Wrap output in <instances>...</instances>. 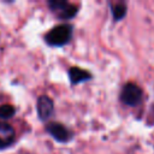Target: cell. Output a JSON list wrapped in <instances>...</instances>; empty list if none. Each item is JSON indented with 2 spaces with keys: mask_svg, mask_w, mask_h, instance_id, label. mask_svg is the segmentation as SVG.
<instances>
[{
  "mask_svg": "<svg viewBox=\"0 0 154 154\" xmlns=\"http://www.w3.org/2000/svg\"><path fill=\"white\" fill-rule=\"evenodd\" d=\"M53 111H54L53 101L46 95L40 96L38 101H37V113H38L40 119H42V120L48 119L52 116Z\"/></svg>",
  "mask_w": 154,
  "mask_h": 154,
  "instance_id": "3",
  "label": "cell"
},
{
  "mask_svg": "<svg viewBox=\"0 0 154 154\" xmlns=\"http://www.w3.org/2000/svg\"><path fill=\"white\" fill-rule=\"evenodd\" d=\"M142 97V90L138 85H136L135 83H128L124 85L122 94H120V99L122 101L128 105V106H135L141 101Z\"/></svg>",
  "mask_w": 154,
  "mask_h": 154,
  "instance_id": "2",
  "label": "cell"
},
{
  "mask_svg": "<svg viewBox=\"0 0 154 154\" xmlns=\"http://www.w3.org/2000/svg\"><path fill=\"white\" fill-rule=\"evenodd\" d=\"M14 114V108L11 105H1L0 106V118L8 119Z\"/></svg>",
  "mask_w": 154,
  "mask_h": 154,
  "instance_id": "9",
  "label": "cell"
},
{
  "mask_svg": "<svg viewBox=\"0 0 154 154\" xmlns=\"http://www.w3.org/2000/svg\"><path fill=\"white\" fill-rule=\"evenodd\" d=\"M69 77H70V81L71 83L73 84H77L79 82H83V81H87L89 79L91 76L88 71L83 70V69H79L77 66H73L69 70Z\"/></svg>",
  "mask_w": 154,
  "mask_h": 154,
  "instance_id": "6",
  "label": "cell"
},
{
  "mask_svg": "<svg viewBox=\"0 0 154 154\" xmlns=\"http://www.w3.org/2000/svg\"><path fill=\"white\" fill-rule=\"evenodd\" d=\"M76 13H77V6L71 5V4H67V5L59 12V16L63 17V18H71V17H73Z\"/></svg>",
  "mask_w": 154,
  "mask_h": 154,
  "instance_id": "7",
  "label": "cell"
},
{
  "mask_svg": "<svg viewBox=\"0 0 154 154\" xmlns=\"http://www.w3.org/2000/svg\"><path fill=\"white\" fill-rule=\"evenodd\" d=\"M14 140V130L6 123H0V149L8 147Z\"/></svg>",
  "mask_w": 154,
  "mask_h": 154,
  "instance_id": "5",
  "label": "cell"
},
{
  "mask_svg": "<svg viewBox=\"0 0 154 154\" xmlns=\"http://www.w3.org/2000/svg\"><path fill=\"white\" fill-rule=\"evenodd\" d=\"M47 131L52 135V137H54L57 141L59 142H67L71 137V134L69 132V130L59 123H51L47 125Z\"/></svg>",
  "mask_w": 154,
  "mask_h": 154,
  "instance_id": "4",
  "label": "cell"
},
{
  "mask_svg": "<svg viewBox=\"0 0 154 154\" xmlns=\"http://www.w3.org/2000/svg\"><path fill=\"white\" fill-rule=\"evenodd\" d=\"M126 13V6L124 4H117L113 6V17L116 20L122 19Z\"/></svg>",
  "mask_w": 154,
  "mask_h": 154,
  "instance_id": "8",
  "label": "cell"
},
{
  "mask_svg": "<svg viewBox=\"0 0 154 154\" xmlns=\"http://www.w3.org/2000/svg\"><path fill=\"white\" fill-rule=\"evenodd\" d=\"M71 34H72V28L67 24H63V25H58V26H54L53 29H51L46 34L45 38L48 45L63 46L66 42H69Z\"/></svg>",
  "mask_w": 154,
  "mask_h": 154,
  "instance_id": "1",
  "label": "cell"
},
{
  "mask_svg": "<svg viewBox=\"0 0 154 154\" xmlns=\"http://www.w3.org/2000/svg\"><path fill=\"white\" fill-rule=\"evenodd\" d=\"M67 4H69V2H66V1H57V0H53V1H49V2H48V5H49V7H51L52 11H59V12H60Z\"/></svg>",
  "mask_w": 154,
  "mask_h": 154,
  "instance_id": "10",
  "label": "cell"
}]
</instances>
